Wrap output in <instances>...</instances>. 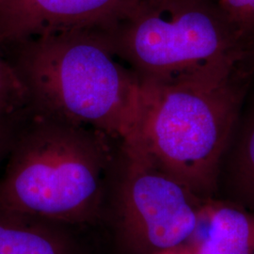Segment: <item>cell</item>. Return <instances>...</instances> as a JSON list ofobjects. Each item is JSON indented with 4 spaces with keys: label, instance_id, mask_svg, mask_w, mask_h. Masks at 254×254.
<instances>
[{
    "label": "cell",
    "instance_id": "obj_1",
    "mask_svg": "<svg viewBox=\"0 0 254 254\" xmlns=\"http://www.w3.org/2000/svg\"><path fill=\"white\" fill-rule=\"evenodd\" d=\"M37 113L136 140L142 83L119 59L104 28L60 31L3 47Z\"/></svg>",
    "mask_w": 254,
    "mask_h": 254
},
{
    "label": "cell",
    "instance_id": "obj_2",
    "mask_svg": "<svg viewBox=\"0 0 254 254\" xmlns=\"http://www.w3.org/2000/svg\"><path fill=\"white\" fill-rule=\"evenodd\" d=\"M121 142L37 113L24 119L0 177V208L67 226L107 212Z\"/></svg>",
    "mask_w": 254,
    "mask_h": 254
},
{
    "label": "cell",
    "instance_id": "obj_3",
    "mask_svg": "<svg viewBox=\"0 0 254 254\" xmlns=\"http://www.w3.org/2000/svg\"><path fill=\"white\" fill-rule=\"evenodd\" d=\"M253 77L242 61L222 73L142 83L139 127L129 144L200 198H215L218 163Z\"/></svg>",
    "mask_w": 254,
    "mask_h": 254
},
{
    "label": "cell",
    "instance_id": "obj_4",
    "mask_svg": "<svg viewBox=\"0 0 254 254\" xmlns=\"http://www.w3.org/2000/svg\"><path fill=\"white\" fill-rule=\"evenodd\" d=\"M104 31L141 83L226 72L245 51L216 0H136Z\"/></svg>",
    "mask_w": 254,
    "mask_h": 254
},
{
    "label": "cell",
    "instance_id": "obj_5",
    "mask_svg": "<svg viewBox=\"0 0 254 254\" xmlns=\"http://www.w3.org/2000/svg\"><path fill=\"white\" fill-rule=\"evenodd\" d=\"M110 207L123 254H153L186 244L205 199L165 173L139 148L121 143L109 186Z\"/></svg>",
    "mask_w": 254,
    "mask_h": 254
},
{
    "label": "cell",
    "instance_id": "obj_6",
    "mask_svg": "<svg viewBox=\"0 0 254 254\" xmlns=\"http://www.w3.org/2000/svg\"><path fill=\"white\" fill-rule=\"evenodd\" d=\"M136 0H6L0 4V46L49 33L108 28Z\"/></svg>",
    "mask_w": 254,
    "mask_h": 254
},
{
    "label": "cell",
    "instance_id": "obj_7",
    "mask_svg": "<svg viewBox=\"0 0 254 254\" xmlns=\"http://www.w3.org/2000/svg\"><path fill=\"white\" fill-rule=\"evenodd\" d=\"M215 198L254 213V75L218 163Z\"/></svg>",
    "mask_w": 254,
    "mask_h": 254
},
{
    "label": "cell",
    "instance_id": "obj_8",
    "mask_svg": "<svg viewBox=\"0 0 254 254\" xmlns=\"http://www.w3.org/2000/svg\"><path fill=\"white\" fill-rule=\"evenodd\" d=\"M191 254H254V213L216 198L201 205Z\"/></svg>",
    "mask_w": 254,
    "mask_h": 254
},
{
    "label": "cell",
    "instance_id": "obj_9",
    "mask_svg": "<svg viewBox=\"0 0 254 254\" xmlns=\"http://www.w3.org/2000/svg\"><path fill=\"white\" fill-rule=\"evenodd\" d=\"M0 254H81L69 226L0 208Z\"/></svg>",
    "mask_w": 254,
    "mask_h": 254
},
{
    "label": "cell",
    "instance_id": "obj_10",
    "mask_svg": "<svg viewBox=\"0 0 254 254\" xmlns=\"http://www.w3.org/2000/svg\"><path fill=\"white\" fill-rule=\"evenodd\" d=\"M30 109L27 89L0 46V114H20Z\"/></svg>",
    "mask_w": 254,
    "mask_h": 254
},
{
    "label": "cell",
    "instance_id": "obj_11",
    "mask_svg": "<svg viewBox=\"0 0 254 254\" xmlns=\"http://www.w3.org/2000/svg\"><path fill=\"white\" fill-rule=\"evenodd\" d=\"M216 1L221 12L247 46L254 33V0Z\"/></svg>",
    "mask_w": 254,
    "mask_h": 254
},
{
    "label": "cell",
    "instance_id": "obj_12",
    "mask_svg": "<svg viewBox=\"0 0 254 254\" xmlns=\"http://www.w3.org/2000/svg\"><path fill=\"white\" fill-rule=\"evenodd\" d=\"M29 111L20 114H0V167L6 161L19 127Z\"/></svg>",
    "mask_w": 254,
    "mask_h": 254
},
{
    "label": "cell",
    "instance_id": "obj_13",
    "mask_svg": "<svg viewBox=\"0 0 254 254\" xmlns=\"http://www.w3.org/2000/svg\"><path fill=\"white\" fill-rule=\"evenodd\" d=\"M243 63L254 75V33L247 43L243 56Z\"/></svg>",
    "mask_w": 254,
    "mask_h": 254
},
{
    "label": "cell",
    "instance_id": "obj_14",
    "mask_svg": "<svg viewBox=\"0 0 254 254\" xmlns=\"http://www.w3.org/2000/svg\"><path fill=\"white\" fill-rule=\"evenodd\" d=\"M153 254H191L189 248L187 247L186 244L181 246H177V247H173L170 249H166L159 251L157 253H154Z\"/></svg>",
    "mask_w": 254,
    "mask_h": 254
},
{
    "label": "cell",
    "instance_id": "obj_15",
    "mask_svg": "<svg viewBox=\"0 0 254 254\" xmlns=\"http://www.w3.org/2000/svg\"><path fill=\"white\" fill-rule=\"evenodd\" d=\"M5 1H6V0H0V4L3 3V2H5Z\"/></svg>",
    "mask_w": 254,
    "mask_h": 254
}]
</instances>
